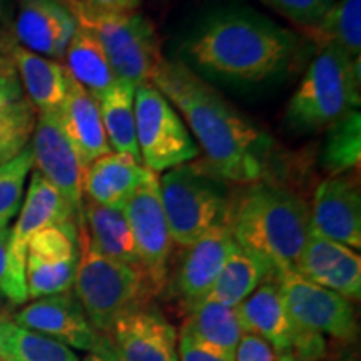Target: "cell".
<instances>
[{
	"instance_id": "7a4b0ae2",
	"label": "cell",
	"mask_w": 361,
	"mask_h": 361,
	"mask_svg": "<svg viewBox=\"0 0 361 361\" xmlns=\"http://www.w3.org/2000/svg\"><path fill=\"white\" fill-rule=\"evenodd\" d=\"M296 51V39L252 8L226 7L207 13L179 45L192 72L231 84H259L279 74Z\"/></svg>"
},
{
	"instance_id": "2e32d148",
	"label": "cell",
	"mask_w": 361,
	"mask_h": 361,
	"mask_svg": "<svg viewBox=\"0 0 361 361\" xmlns=\"http://www.w3.org/2000/svg\"><path fill=\"white\" fill-rule=\"evenodd\" d=\"M295 269L301 276L350 301L361 298V258L355 250L310 231Z\"/></svg>"
},
{
	"instance_id": "484cf974",
	"label": "cell",
	"mask_w": 361,
	"mask_h": 361,
	"mask_svg": "<svg viewBox=\"0 0 361 361\" xmlns=\"http://www.w3.org/2000/svg\"><path fill=\"white\" fill-rule=\"evenodd\" d=\"M66 69L75 82L82 85L94 99L107 92L116 82L109 61L94 34L79 25L66 51Z\"/></svg>"
},
{
	"instance_id": "8992f818",
	"label": "cell",
	"mask_w": 361,
	"mask_h": 361,
	"mask_svg": "<svg viewBox=\"0 0 361 361\" xmlns=\"http://www.w3.org/2000/svg\"><path fill=\"white\" fill-rule=\"evenodd\" d=\"M161 202L176 245L188 247L214 226L229 223L233 202L213 169L180 164L159 179Z\"/></svg>"
},
{
	"instance_id": "1f68e13d",
	"label": "cell",
	"mask_w": 361,
	"mask_h": 361,
	"mask_svg": "<svg viewBox=\"0 0 361 361\" xmlns=\"http://www.w3.org/2000/svg\"><path fill=\"white\" fill-rule=\"evenodd\" d=\"M37 111L25 97L0 107V164L12 161L30 144Z\"/></svg>"
},
{
	"instance_id": "60d3db41",
	"label": "cell",
	"mask_w": 361,
	"mask_h": 361,
	"mask_svg": "<svg viewBox=\"0 0 361 361\" xmlns=\"http://www.w3.org/2000/svg\"><path fill=\"white\" fill-rule=\"evenodd\" d=\"M12 20V7L11 0H0V22L8 24Z\"/></svg>"
},
{
	"instance_id": "5bb4252c",
	"label": "cell",
	"mask_w": 361,
	"mask_h": 361,
	"mask_svg": "<svg viewBox=\"0 0 361 361\" xmlns=\"http://www.w3.org/2000/svg\"><path fill=\"white\" fill-rule=\"evenodd\" d=\"M12 322L52 338L71 350L96 351L112 346L111 338L92 326L75 295L71 291L34 300L12 316Z\"/></svg>"
},
{
	"instance_id": "f546056e",
	"label": "cell",
	"mask_w": 361,
	"mask_h": 361,
	"mask_svg": "<svg viewBox=\"0 0 361 361\" xmlns=\"http://www.w3.org/2000/svg\"><path fill=\"white\" fill-rule=\"evenodd\" d=\"M0 361H79V356L69 346L7 318L0 326Z\"/></svg>"
},
{
	"instance_id": "7c38bea8",
	"label": "cell",
	"mask_w": 361,
	"mask_h": 361,
	"mask_svg": "<svg viewBox=\"0 0 361 361\" xmlns=\"http://www.w3.org/2000/svg\"><path fill=\"white\" fill-rule=\"evenodd\" d=\"M80 256L75 221L49 226L27 245L25 283L29 300L67 293L74 286Z\"/></svg>"
},
{
	"instance_id": "3957f363",
	"label": "cell",
	"mask_w": 361,
	"mask_h": 361,
	"mask_svg": "<svg viewBox=\"0 0 361 361\" xmlns=\"http://www.w3.org/2000/svg\"><path fill=\"white\" fill-rule=\"evenodd\" d=\"M236 245L273 271L295 268L311 231V213L291 189L256 180L229 214Z\"/></svg>"
},
{
	"instance_id": "e575fe53",
	"label": "cell",
	"mask_w": 361,
	"mask_h": 361,
	"mask_svg": "<svg viewBox=\"0 0 361 361\" xmlns=\"http://www.w3.org/2000/svg\"><path fill=\"white\" fill-rule=\"evenodd\" d=\"M283 17L305 27H313L326 13L335 0H264Z\"/></svg>"
},
{
	"instance_id": "d4e9b609",
	"label": "cell",
	"mask_w": 361,
	"mask_h": 361,
	"mask_svg": "<svg viewBox=\"0 0 361 361\" xmlns=\"http://www.w3.org/2000/svg\"><path fill=\"white\" fill-rule=\"evenodd\" d=\"M273 276H276V271L236 245L202 301L236 308L261 283Z\"/></svg>"
},
{
	"instance_id": "f35d334b",
	"label": "cell",
	"mask_w": 361,
	"mask_h": 361,
	"mask_svg": "<svg viewBox=\"0 0 361 361\" xmlns=\"http://www.w3.org/2000/svg\"><path fill=\"white\" fill-rule=\"evenodd\" d=\"M90 11L99 12H135L142 0H72Z\"/></svg>"
},
{
	"instance_id": "277c9868",
	"label": "cell",
	"mask_w": 361,
	"mask_h": 361,
	"mask_svg": "<svg viewBox=\"0 0 361 361\" xmlns=\"http://www.w3.org/2000/svg\"><path fill=\"white\" fill-rule=\"evenodd\" d=\"M79 246L74 295L90 324L101 335L109 336L117 319L144 308L154 290L141 268L111 259L94 250L84 229H79Z\"/></svg>"
},
{
	"instance_id": "ba28073f",
	"label": "cell",
	"mask_w": 361,
	"mask_h": 361,
	"mask_svg": "<svg viewBox=\"0 0 361 361\" xmlns=\"http://www.w3.org/2000/svg\"><path fill=\"white\" fill-rule=\"evenodd\" d=\"M134 117L141 164L146 169L162 173L200 154L192 134L154 84L146 82L134 89Z\"/></svg>"
},
{
	"instance_id": "d6986e66",
	"label": "cell",
	"mask_w": 361,
	"mask_h": 361,
	"mask_svg": "<svg viewBox=\"0 0 361 361\" xmlns=\"http://www.w3.org/2000/svg\"><path fill=\"white\" fill-rule=\"evenodd\" d=\"M234 246L229 223L214 226L188 246L176 274V291L189 310L204 300Z\"/></svg>"
},
{
	"instance_id": "836d02e7",
	"label": "cell",
	"mask_w": 361,
	"mask_h": 361,
	"mask_svg": "<svg viewBox=\"0 0 361 361\" xmlns=\"http://www.w3.org/2000/svg\"><path fill=\"white\" fill-rule=\"evenodd\" d=\"M0 295L12 305H25L27 296L25 269L16 263L11 255V228H0Z\"/></svg>"
},
{
	"instance_id": "f1b7e54d",
	"label": "cell",
	"mask_w": 361,
	"mask_h": 361,
	"mask_svg": "<svg viewBox=\"0 0 361 361\" xmlns=\"http://www.w3.org/2000/svg\"><path fill=\"white\" fill-rule=\"evenodd\" d=\"M306 32L318 47L335 45L351 59L361 54V0H335L333 6Z\"/></svg>"
},
{
	"instance_id": "7402d4cb",
	"label": "cell",
	"mask_w": 361,
	"mask_h": 361,
	"mask_svg": "<svg viewBox=\"0 0 361 361\" xmlns=\"http://www.w3.org/2000/svg\"><path fill=\"white\" fill-rule=\"evenodd\" d=\"M146 176L147 169L139 161L111 152L90 162L85 169L84 200L123 211Z\"/></svg>"
},
{
	"instance_id": "8d00e7d4",
	"label": "cell",
	"mask_w": 361,
	"mask_h": 361,
	"mask_svg": "<svg viewBox=\"0 0 361 361\" xmlns=\"http://www.w3.org/2000/svg\"><path fill=\"white\" fill-rule=\"evenodd\" d=\"M278 355L261 338L245 333L239 341L234 361H276Z\"/></svg>"
},
{
	"instance_id": "4dcf8cb0",
	"label": "cell",
	"mask_w": 361,
	"mask_h": 361,
	"mask_svg": "<svg viewBox=\"0 0 361 361\" xmlns=\"http://www.w3.org/2000/svg\"><path fill=\"white\" fill-rule=\"evenodd\" d=\"M361 159V116L358 109L346 112L328 126L322 149V166L329 176L356 169Z\"/></svg>"
},
{
	"instance_id": "ffe728a7",
	"label": "cell",
	"mask_w": 361,
	"mask_h": 361,
	"mask_svg": "<svg viewBox=\"0 0 361 361\" xmlns=\"http://www.w3.org/2000/svg\"><path fill=\"white\" fill-rule=\"evenodd\" d=\"M69 221H75V216L62 194L42 174L32 171L17 223L11 228V255L16 263L25 269L27 245L35 233Z\"/></svg>"
},
{
	"instance_id": "30bf717a",
	"label": "cell",
	"mask_w": 361,
	"mask_h": 361,
	"mask_svg": "<svg viewBox=\"0 0 361 361\" xmlns=\"http://www.w3.org/2000/svg\"><path fill=\"white\" fill-rule=\"evenodd\" d=\"M276 281L284 308L298 326L340 341L356 336L353 301L310 281L295 268L276 271Z\"/></svg>"
},
{
	"instance_id": "7bdbcfd3",
	"label": "cell",
	"mask_w": 361,
	"mask_h": 361,
	"mask_svg": "<svg viewBox=\"0 0 361 361\" xmlns=\"http://www.w3.org/2000/svg\"><path fill=\"white\" fill-rule=\"evenodd\" d=\"M8 318V316L6 314V311L2 310V305H0V326H2V323L6 322V319Z\"/></svg>"
},
{
	"instance_id": "d6a6232c",
	"label": "cell",
	"mask_w": 361,
	"mask_h": 361,
	"mask_svg": "<svg viewBox=\"0 0 361 361\" xmlns=\"http://www.w3.org/2000/svg\"><path fill=\"white\" fill-rule=\"evenodd\" d=\"M32 171L34 157L30 144L12 161L0 164V228H7L19 214L27 178Z\"/></svg>"
},
{
	"instance_id": "5b68a950",
	"label": "cell",
	"mask_w": 361,
	"mask_h": 361,
	"mask_svg": "<svg viewBox=\"0 0 361 361\" xmlns=\"http://www.w3.org/2000/svg\"><path fill=\"white\" fill-rule=\"evenodd\" d=\"M360 59L335 45L319 47L286 107V123L296 133H313L360 107Z\"/></svg>"
},
{
	"instance_id": "cb8c5ba5",
	"label": "cell",
	"mask_w": 361,
	"mask_h": 361,
	"mask_svg": "<svg viewBox=\"0 0 361 361\" xmlns=\"http://www.w3.org/2000/svg\"><path fill=\"white\" fill-rule=\"evenodd\" d=\"M79 229H84L90 246L101 255L141 268L133 233L121 209L84 200V226Z\"/></svg>"
},
{
	"instance_id": "44dd1931",
	"label": "cell",
	"mask_w": 361,
	"mask_h": 361,
	"mask_svg": "<svg viewBox=\"0 0 361 361\" xmlns=\"http://www.w3.org/2000/svg\"><path fill=\"white\" fill-rule=\"evenodd\" d=\"M57 117L85 168L99 157L111 154L112 149L104 130L99 104L71 74L66 99L57 109Z\"/></svg>"
},
{
	"instance_id": "9a60e30c",
	"label": "cell",
	"mask_w": 361,
	"mask_h": 361,
	"mask_svg": "<svg viewBox=\"0 0 361 361\" xmlns=\"http://www.w3.org/2000/svg\"><path fill=\"white\" fill-rule=\"evenodd\" d=\"M311 229L322 236L361 247V196L351 174H336L324 179L314 191Z\"/></svg>"
},
{
	"instance_id": "4fadbf2b",
	"label": "cell",
	"mask_w": 361,
	"mask_h": 361,
	"mask_svg": "<svg viewBox=\"0 0 361 361\" xmlns=\"http://www.w3.org/2000/svg\"><path fill=\"white\" fill-rule=\"evenodd\" d=\"M34 168L44 176L71 206L78 228L84 226L85 166L59 123L57 111L37 112L30 139Z\"/></svg>"
},
{
	"instance_id": "d590c367",
	"label": "cell",
	"mask_w": 361,
	"mask_h": 361,
	"mask_svg": "<svg viewBox=\"0 0 361 361\" xmlns=\"http://www.w3.org/2000/svg\"><path fill=\"white\" fill-rule=\"evenodd\" d=\"M178 358L179 361H234V355L216 350L180 329L178 333Z\"/></svg>"
},
{
	"instance_id": "9c48e42d",
	"label": "cell",
	"mask_w": 361,
	"mask_h": 361,
	"mask_svg": "<svg viewBox=\"0 0 361 361\" xmlns=\"http://www.w3.org/2000/svg\"><path fill=\"white\" fill-rule=\"evenodd\" d=\"M236 308L245 333L261 338L276 355H293L300 361H318L326 355L324 336L300 328L288 314L276 276L261 283Z\"/></svg>"
},
{
	"instance_id": "e0dca14e",
	"label": "cell",
	"mask_w": 361,
	"mask_h": 361,
	"mask_svg": "<svg viewBox=\"0 0 361 361\" xmlns=\"http://www.w3.org/2000/svg\"><path fill=\"white\" fill-rule=\"evenodd\" d=\"M78 27L64 0H20L13 30L27 51L59 61L66 56Z\"/></svg>"
},
{
	"instance_id": "83f0119b",
	"label": "cell",
	"mask_w": 361,
	"mask_h": 361,
	"mask_svg": "<svg viewBox=\"0 0 361 361\" xmlns=\"http://www.w3.org/2000/svg\"><path fill=\"white\" fill-rule=\"evenodd\" d=\"M180 329L188 331L196 340L229 355L236 353L239 341L245 335L238 308L211 301H201L192 306Z\"/></svg>"
},
{
	"instance_id": "f6af8a7d",
	"label": "cell",
	"mask_w": 361,
	"mask_h": 361,
	"mask_svg": "<svg viewBox=\"0 0 361 361\" xmlns=\"http://www.w3.org/2000/svg\"><path fill=\"white\" fill-rule=\"evenodd\" d=\"M0 51H4V40H2V34H0Z\"/></svg>"
},
{
	"instance_id": "6da1fadb",
	"label": "cell",
	"mask_w": 361,
	"mask_h": 361,
	"mask_svg": "<svg viewBox=\"0 0 361 361\" xmlns=\"http://www.w3.org/2000/svg\"><path fill=\"white\" fill-rule=\"evenodd\" d=\"M151 84L184 117L207 166L233 183H256L266 173L273 139L239 114L218 90L180 61L162 57Z\"/></svg>"
},
{
	"instance_id": "ab89813d",
	"label": "cell",
	"mask_w": 361,
	"mask_h": 361,
	"mask_svg": "<svg viewBox=\"0 0 361 361\" xmlns=\"http://www.w3.org/2000/svg\"><path fill=\"white\" fill-rule=\"evenodd\" d=\"M82 361H119L114 353V348L109 346V348L96 351V353H87V356Z\"/></svg>"
},
{
	"instance_id": "603a6c76",
	"label": "cell",
	"mask_w": 361,
	"mask_h": 361,
	"mask_svg": "<svg viewBox=\"0 0 361 361\" xmlns=\"http://www.w3.org/2000/svg\"><path fill=\"white\" fill-rule=\"evenodd\" d=\"M12 66L19 74L22 90L27 101L37 112L57 111L64 102L69 84V72L64 64L54 59L27 51L22 45H11L8 49Z\"/></svg>"
},
{
	"instance_id": "74e56055",
	"label": "cell",
	"mask_w": 361,
	"mask_h": 361,
	"mask_svg": "<svg viewBox=\"0 0 361 361\" xmlns=\"http://www.w3.org/2000/svg\"><path fill=\"white\" fill-rule=\"evenodd\" d=\"M24 97L19 75H17L16 67L12 62L0 69V107L12 104Z\"/></svg>"
},
{
	"instance_id": "4316f807",
	"label": "cell",
	"mask_w": 361,
	"mask_h": 361,
	"mask_svg": "<svg viewBox=\"0 0 361 361\" xmlns=\"http://www.w3.org/2000/svg\"><path fill=\"white\" fill-rule=\"evenodd\" d=\"M134 89L124 80H116L114 85L97 99V104L112 152L130 156L141 162L135 139Z\"/></svg>"
},
{
	"instance_id": "ee69618b",
	"label": "cell",
	"mask_w": 361,
	"mask_h": 361,
	"mask_svg": "<svg viewBox=\"0 0 361 361\" xmlns=\"http://www.w3.org/2000/svg\"><path fill=\"white\" fill-rule=\"evenodd\" d=\"M8 64H11V61H7V59H4L2 56H0V69H2V67L8 66Z\"/></svg>"
},
{
	"instance_id": "ac0fdd59",
	"label": "cell",
	"mask_w": 361,
	"mask_h": 361,
	"mask_svg": "<svg viewBox=\"0 0 361 361\" xmlns=\"http://www.w3.org/2000/svg\"><path fill=\"white\" fill-rule=\"evenodd\" d=\"M109 336L119 361H179L176 328L146 306L117 319Z\"/></svg>"
},
{
	"instance_id": "52a82bcc",
	"label": "cell",
	"mask_w": 361,
	"mask_h": 361,
	"mask_svg": "<svg viewBox=\"0 0 361 361\" xmlns=\"http://www.w3.org/2000/svg\"><path fill=\"white\" fill-rule=\"evenodd\" d=\"M67 6L78 19L102 45L104 54L117 80L137 85L151 82L157 64L162 59L154 25L142 13L99 12L67 0Z\"/></svg>"
},
{
	"instance_id": "b9f144b4",
	"label": "cell",
	"mask_w": 361,
	"mask_h": 361,
	"mask_svg": "<svg viewBox=\"0 0 361 361\" xmlns=\"http://www.w3.org/2000/svg\"><path fill=\"white\" fill-rule=\"evenodd\" d=\"M276 361H300V360L295 358L293 355H278Z\"/></svg>"
},
{
	"instance_id": "8fae6325",
	"label": "cell",
	"mask_w": 361,
	"mask_h": 361,
	"mask_svg": "<svg viewBox=\"0 0 361 361\" xmlns=\"http://www.w3.org/2000/svg\"><path fill=\"white\" fill-rule=\"evenodd\" d=\"M123 213L133 233L141 269L154 293L161 291L168 279L173 238L162 209L159 179L156 173L147 169V176L126 202Z\"/></svg>"
}]
</instances>
